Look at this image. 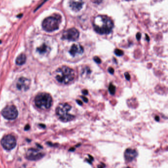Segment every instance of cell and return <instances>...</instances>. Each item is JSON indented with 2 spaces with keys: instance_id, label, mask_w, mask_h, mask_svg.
<instances>
[{
  "instance_id": "6da1fadb",
  "label": "cell",
  "mask_w": 168,
  "mask_h": 168,
  "mask_svg": "<svg viewBox=\"0 0 168 168\" xmlns=\"http://www.w3.org/2000/svg\"><path fill=\"white\" fill-rule=\"evenodd\" d=\"M93 27L97 33L101 35H107L112 31L113 23L109 17L98 16L93 20Z\"/></svg>"
},
{
  "instance_id": "7a4b0ae2",
  "label": "cell",
  "mask_w": 168,
  "mask_h": 168,
  "mask_svg": "<svg viewBox=\"0 0 168 168\" xmlns=\"http://www.w3.org/2000/svg\"><path fill=\"white\" fill-rule=\"evenodd\" d=\"M75 72L71 68L63 66L58 68L55 72L56 80L61 84H67L72 82L75 79Z\"/></svg>"
},
{
  "instance_id": "3957f363",
  "label": "cell",
  "mask_w": 168,
  "mask_h": 168,
  "mask_svg": "<svg viewBox=\"0 0 168 168\" xmlns=\"http://www.w3.org/2000/svg\"><path fill=\"white\" fill-rule=\"evenodd\" d=\"M72 107L68 103L59 104L56 108V113L59 119L64 122L73 120L75 116L70 113Z\"/></svg>"
},
{
  "instance_id": "277c9868",
  "label": "cell",
  "mask_w": 168,
  "mask_h": 168,
  "mask_svg": "<svg viewBox=\"0 0 168 168\" xmlns=\"http://www.w3.org/2000/svg\"><path fill=\"white\" fill-rule=\"evenodd\" d=\"M36 106L42 110L49 109L52 104V99L49 94L41 93L36 97L35 99Z\"/></svg>"
},
{
  "instance_id": "5b68a950",
  "label": "cell",
  "mask_w": 168,
  "mask_h": 168,
  "mask_svg": "<svg viewBox=\"0 0 168 168\" xmlns=\"http://www.w3.org/2000/svg\"><path fill=\"white\" fill-rule=\"evenodd\" d=\"M60 19L57 16H50L45 18L43 22V27L45 31L52 32L57 30Z\"/></svg>"
},
{
  "instance_id": "8992f818",
  "label": "cell",
  "mask_w": 168,
  "mask_h": 168,
  "mask_svg": "<svg viewBox=\"0 0 168 168\" xmlns=\"http://www.w3.org/2000/svg\"><path fill=\"white\" fill-rule=\"evenodd\" d=\"M2 146L5 149L11 150L16 146V138L11 135H7L2 138L1 141Z\"/></svg>"
},
{
  "instance_id": "52a82bcc",
  "label": "cell",
  "mask_w": 168,
  "mask_h": 168,
  "mask_svg": "<svg viewBox=\"0 0 168 168\" xmlns=\"http://www.w3.org/2000/svg\"><path fill=\"white\" fill-rule=\"evenodd\" d=\"M2 115L6 119L13 120L18 116V111L15 106H8L2 111Z\"/></svg>"
},
{
  "instance_id": "ba28073f",
  "label": "cell",
  "mask_w": 168,
  "mask_h": 168,
  "mask_svg": "<svg viewBox=\"0 0 168 168\" xmlns=\"http://www.w3.org/2000/svg\"><path fill=\"white\" fill-rule=\"evenodd\" d=\"M79 33L77 29L72 28L65 31L63 34L62 39L69 41H75L79 39Z\"/></svg>"
},
{
  "instance_id": "9c48e42d",
  "label": "cell",
  "mask_w": 168,
  "mask_h": 168,
  "mask_svg": "<svg viewBox=\"0 0 168 168\" xmlns=\"http://www.w3.org/2000/svg\"><path fill=\"white\" fill-rule=\"evenodd\" d=\"M44 156V154L41 151L35 148H30L28 150L26 157L28 160L36 161L39 160Z\"/></svg>"
},
{
  "instance_id": "30bf717a",
  "label": "cell",
  "mask_w": 168,
  "mask_h": 168,
  "mask_svg": "<svg viewBox=\"0 0 168 168\" xmlns=\"http://www.w3.org/2000/svg\"><path fill=\"white\" fill-rule=\"evenodd\" d=\"M30 85V81L27 78H19L17 82L16 86L18 89L21 91H27L29 89Z\"/></svg>"
},
{
  "instance_id": "8fae6325",
  "label": "cell",
  "mask_w": 168,
  "mask_h": 168,
  "mask_svg": "<svg viewBox=\"0 0 168 168\" xmlns=\"http://www.w3.org/2000/svg\"><path fill=\"white\" fill-rule=\"evenodd\" d=\"M138 153L135 149L128 148L124 152L125 160L128 162H131L137 157Z\"/></svg>"
},
{
  "instance_id": "7c38bea8",
  "label": "cell",
  "mask_w": 168,
  "mask_h": 168,
  "mask_svg": "<svg viewBox=\"0 0 168 168\" xmlns=\"http://www.w3.org/2000/svg\"><path fill=\"white\" fill-rule=\"evenodd\" d=\"M83 47L79 44H74L70 50L69 52L72 56H75L78 54H82L84 53Z\"/></svg>"
},
{
  "instance_id": "4fadbf2b",
  "label": "cell",
  "mask_w": 168,
  "mask_h": 168,
  "mask_svg": "<svg viewBox=\"0 0 168 168\" xmlns=\"http://www.w3.org/2000/svg\"><path fill=\"white\" fill-rule=\"evenodd\" d=\"M84 2L81 1H70L69 2V6L73 11H78L82 8Z\"/></svg>"
},
{
  "instance_id": "5bb4252c",
  "label": "cell",
  "mask_w": 168,
  "mask_h": 168,
  "mask_svg": "<svg viewBox=\"0 0 168 168\" xmlns=\"http://www.w3.org/2000/svg\"><path fill=\"white\" fill-rule=\"evenodd\" d=\"M37 50L41 55H45L50 51V48L47 44L43 43L39 47Z\"/></svg>"
},
{
  "instance_id": "9a60e30c",
  "label": "cell",
  "mask_w": 168,
  "mask_h": 168,
  "mask_svg": "<svg viewBox=\"0 0 168 168\" xmlns=\"http://www.w3.org/2000/svg\"><path fill=\"white\" fill-rule=\"evenodd\" d=\"M26 61V56L24 54H21L17 57L16 63L18 65L24 64Z\"/></svg>"
},
{
  "instance_id": "2e32d148",
  "label": "cell",
  "mask_w": 168,
  "mask_h": 168,
  "mask_svg": "<svg viewBox=\"0 0 168 168\" xmlns=\"http://www.w3.org/2000/svg\"><path fill=\"white\" fill-rule=\"evenodd\" d=\"M109 91L111 94L114 95L116 93V87L112 84H110L109 87Z\"/></svg>"
},
{
  "instance_id": "e0dca14e",
  "label": "cell",
  "mask_w": 168,
  "mask_h": 168,
  "mask_svg": "<svg viewBox=\"0 0 168 168\" xmlns=\"http://www.w3.org/2000/svg\"><path fill=\"white\" fill-rule=\"evenodd\" d=\"M115 53L118 56H122L124 54L123 51L119 49H116L115 50Z\"/></svg>"
},
{
  "instance_id": "ac0fdd59",
  "label": "cell",
  "mask_w": 168,
  "mask_h": 168,
  "mask_svg": "<svg viewBox=\"0 0 168 168\" xmlns=\"http://www.w3.org/2000/svg\"><path fill=\"white\" fill-rule=\"evenodd\" d=\"M94 60L95 62L97 63L100 64L101 63V60L100 58L98 57L97 56H95L94 58Z\"/></svg>"
},
{
  "instance_id": "d6986e66",
  "label": "cell",
  "mask_w": 168,
  "mask_h": 168,
  "mask_svg": "<svg viewBox=\"0 0 168 168\" xmlns=\"http://www.w3.org/2000/svg\"><path fill=\"white\" fill-rule=\"evenodd\" d=\"M125 78L127 80H130V79H131V76H130V75H129L128 73H125Z\"/></svg>"
},
{
  "instance_id": "ffe728a7",
  "label": "cell",
  "mask_w": 168,
  "mask_h": 168,
  "mask_svg": "<svg viewBox=\"0 0 168 168\" xmlns=\"http://www.w3.org/2000/svg\"><path fill=\"white\" fill-rule=\"evenodd\" d=\"M136 38H137V39L138 41L140 40V39H141V34L140 33H138L137 34V35H136Z\"/></svg>"
},
{
  "instance_id": "44dd1931",
  "label": "cell",
  "mask_w": 168,
  "mask_h": 168,
  "mask_svg": "<svg viewBox=\"0 0 168 168\" xmlns=\"http://www.w3.org/2000/svg\"><path fill=\"white\" fill-rule=\"evenodd\" d=\"M108 72L111 74H113V73H114V69L111 67H110L108 69Z\"/></svg>"
},
{
  "instance_id": "7402d4cb",
  "label": "cell",
  "mask_w": 168,
  "mask_h": 168,
  "mask_svg": "<svg viewBox=\"0 0 168 168\" xmlns=\"http://www.w3.org/2000/svg\"><path fill=\"white\" fill-rule=\"evenodd\" d=\"M81 98H82V99H83V100L85 102H88V100L87 99V98H86V97H85L84 96H81Z\"/></svg>"
},
{
  "instance_id": "603a6c76",
  "label": "cell",
  "mask_w": 168,
  "mask_h": 168,
  "mask_svg": "<svg viewBox=\"0 0 168 168\" xmlns=\"http://www.w3.org/2000/svg\"><path fill=\"white\" fill-rule=\"evenodd\" d=\"M82 92L84 95H86L88 94V91L87 90H84L82 91Z\"/></svg>"
},
{
  "instance_id": "cb8c5ba5",
  "label": "cell",
  "mask_w": 168,
  "mask_h": 168,
  "mask_svg": "<svg viewBox=\"0 0 168 168\" xmlns=\"http://www.w3.org/2000/svg\"><path fill=\"white\" fill-rule=\"evenodd\" d=\"M76 102H78V104H79V105H82V102H81V101H80L79 100H76Z\"/></svg>"
},
{
  "instance_id": "d4e9b609",
  "label": "cell",
  "mask_w": 168,
  "mask_h": 168,
  "mask_svg": "<svg viewBox=\"0 0 168 168\" xmlns=\"http://www.w3.org/2000/svg\"><path fill=\"white\" fill-rule=\"evenodd\" d=\"M155 120H156V121H159V119H160V118H159V117L158 116H156V117H155Z\"/></svg>"
},
{
  "instance_id": "484cf974",
  "label": "cell",
  "mask_w": 168,
  "mask_h": 168,
  "mask_svg": "<svg viewBox=\"0 0 168 168\" xmlns=\"http://www.w3.org/2000/svg\"><path fill=\"white\" fill-rule=\"evenodd\" d=\"M146 37H147V41H148H148H149V37H148V36L147 35H146Z\"/></svg>"
},
{
  "instance_id": "4316f807",
  "label": "cell",
  "mask_w": 168,
  "mask_h": 168,
  "mask_svg": "<svg viewBox=\"0 0 168 168\" xmlns=\"http://www.w3.org/2000/svg\"><path fill=\"white\" fill-rule=\"evenodd\" d=\"M131 168V167H126V168Z\"/></svg>"
}]
</instances>
